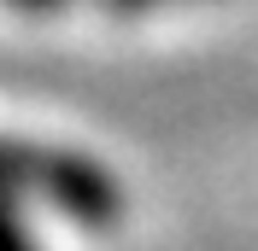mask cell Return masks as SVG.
<instances>
[{"instance_id": "2", "label": "cell", "mask_w": 258, "mask_h": 251, "mask_svg": "<svg viewBox=\"0 0 258 251\" xmlns=\"http://www.w3.org/2000/svg\"><path fill=\"white\" fill-rule=\"evenodd\" d=\"M12 12H30V18H47V12H59V6H71V0H6Z\"/></svg>"}, {"instance_id": "1", "label": "cell", "mask_w": 258, "mask_h": 251, "mask_svg": "<svg viewBox=\"0 0 258 251\" xmlns=\"http://www.w3.org/2000/svg\"><path fill=\"white\" fill-rule=\"evenodd\" d=\"M112 18H141V12H159V6H182V0H100Z\"/></svg>"}]
</instances>
